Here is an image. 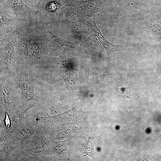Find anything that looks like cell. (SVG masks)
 <instances>
[{"mask_svg": "<svg viewBox=\"0 0 161 161\" xmlns=\"http://www.w3.org/2000/svg\"><path fill=\"white\" fill-rule=\"evenodd\" d=\"M79 5L83 10L87 12H91L95 8V3L93 0L80 1Z\"/></svg>", "mask_w": 161, "mask_h": 161, "instance_id": "cell-15", "label": "cell"}, {"mask_svg": "<svg viewBox=\"0 0 161 161\" xmlns=\"http://www.w3.org/2000/svg\"><path fill=\"white\" fill-rule=\"evenodd\" d=\"M19 87L23 99L27 103L38 101L39 99L34 92L35 79L27 75H21L19 77Z\"/></svg>", "mask_w": 161, "mask_h": 161, "instance_id": "cell-4", "label": "cell"}, {"mask_svg": "<svg viewBox=\"0 0 161 161\" xmlns=\"http://www.w3.org/2000/svg\"><path fill=\"white\" fill-rule=\"evenodd\" d=\"M19 14L33 17L38 14V10L32 9L26 5L21 0H7Z\"/></svg>", "mask_w": 161, "mask_h": 161, "instance_id": "cell-8", "label": "cell"}, {"mask_svg": "<svg viewBox=\"0 0 161 161\" xmlns=\"http://www.w3.org/2000/svg\"><path fill=\"white\" fill-rule=\"evenodd\" d=\"M18 145L11 140L0 143V160H7L11 154Z\"/></svg>", "mask_w": 161, "mask_h": 161, "instance_id": "cell-9", "label": "cell"}, {"mask_svg": "<svg viewBox=\"0 0 161 161\" xmlns=\"http://www.w3.org/2000/svg\"><path fill=\"white\" fill-rule=\"evenodd\" d=\"M17 35L12 34L7 38L1 51V71L10 70L15 66V47Z\"/></svg>", "mask_w": 161, "mask_h": 161, "instance_id": "cell-3", "label": "cell"}, {"mask_svg": "<svg viewBox=\"0 0 161 161\" xmlns=\"http://www.w3.org/2000/svg\"><path fill=\"white\" fill-rule=\"evenodd\" d=\"M27 42L24 45V51L27 56L34 59L41 58L44 50L41 43L33 39Z\"/></svg>", "mask_w": 161, "mask_h": 161, "instance_id": "cell-7", "label": "cell"}, {"mask_svg": "<svg viewBox=\"0 0 161 161\" xmlns=\"http://www.w3.org/2000/svg\"><path fill=\"white\" fill-rule=\"evenodd\" d=\"M40 121L39 116H34L30 118L25 117L8 140L13 141L19 147L35 135Z\"/></svg>", "mask_w": 161, "mask_h": 161, "instance_id": "cell-2", "label": "cell"}, {"mask_svg": "<svg viewBox=\"0 0 161 161\" xmlns=\"http://www.w3.org/2000/svg\"><path fill=\"white\" fill-rule=\"evenodd\" d=\"M93 30L95 35L101 43L103 47L106 49L109 50L118 48L120 45L114 44L108 41L103 36L100 30L96 25L95 20H93Z\"/></svg>", "mask_w": 161, "mask_h": 161, "instance_id": "cell-10", "label": "cell"}, {"mask_svg": "<svg viewBox=\"0 0 161 161\" xmlns=\"http://www.w3.org/2000/svg\"><path fill=\"white\" fill-rule=\"evenodd\" d=\"M13 92L11 87L8 85L1 86L0 88L1 109L8 111H15L19 109L17 107L18 104V99Z\"/></svg>", "mask_w": 161, "mask_h": 161, "instance_id": "cell-5", "label": "cell"}, {"mask_svg": "<svg viewBox=\"0 0 161 161\" xmlns=\"http://www.w3.org/2000/svg\"><path fill=\"white\" fill-rule=\"evenodd\" d=\"M92 71L88 67V75L86 83L88 84H97L103 80L108 75Z\"/></svg>", "mask_w": 161, "mask_h": 161, "instance_id": "cell-11", "label": "cell"}, {"mask_svg": "<svg viewBox=\"0 0 161 161\" xmlns=\"http://www.w3.org/2000/svg\"><path fill=\"white\" fill-rule=\"evenodd\" d=\"M11 18L9 16L1 10L0 11V29L1 31L7 28L10 24Z\"/></svg>", "mask_w": 161, "mask_h": 161, "instance_id": "cell-14", "label": "cell"}, {"mask_svg": "<svg viewBox=\"0 0 161 161\" xmlns=\"http://www.w3.org/2000/svg\"><path fill=\"white\" fill-rule=\"evenodd\" d=\"M58 8V5L55 2H52L49 3L47 6V10L52 12H55Z\"/></svg>", "mask_w": 161, "mask_h": 161, "instance_id": "cell-17", "label": "cell"}, {"mask_svg": "<svg viewBox=\"0 0 161 161\" xmlns=\"http://www.w3.org/2000/svg\"><path fill=\"white\" fill-rule=\"evenodd\" d=\"M61 75L63 79L66 88L69 93L75 92L80 87L77 73L74 71L64 70Z\"/></svg>", "mask_w": 161, "mask_h": 161, "instance_id": "cell-6", "label": "cell"}, {"mask_svg": "<svg viewBox=\"0 0 161 161\" xmlns=\"http://www.w3.org/2000/svg\"><path fill=\"white\" fill-rule=\"evenodd\" d=\"M28 108H31V107H28ZM25 109H26V108H25Z\"/></svg>", "mask_w": 161, "mask_h": 161, "instance_id": "cell-19", "label": "cell"}, {"mask_svg": "<svg viewBox=\"0 0 161 161\" xmlns=\"http://www.w3.org/2000/svg\"><path fill=\"white\" fill-rule=\"evenodd\" d=\"M94 148L93 147L92 144L89 138L88 137V142L86 147L85 151L82 154H85L89 156L92 157L93 158V154L94 151Z\"/></svg>", "mask_w": 161, "mask_h": 161, "instance_id": "cell-16", "label": "cell"}, {"mask_svg": "<svg viewBox=\"0 0 161 161\" xmlns=\"http://www.w3.org/2000/svg\"><path fill=\"white\" fill-rule=\"evenodd\" d=\"M38 128L35 135L21 147L23 152L29 160H42L47 156L49 152V143L48 137L44 130Z\"/></svg>", "mask_w": 161, "mask_h": 161, "instance_id": "cell-1", "label": "cell"}, {"mask_svg": "<svg viewBox=\"0 0 161 161\" xmlns=\"http://www.w3.org/2000/svg\"><path fill=\"white\" fill-rule=\"evenodd\" d=\"M157 4L159 5H161V3H157Z\"/></svg>", "mask_w": 161, "mask_h": 161, "instance_id": "cell-18", "label": "cell"}, {"mask_svg": "<svg viewBox=\"0 0 161 161\" xmlns=\"http://www.w3.org/2000/svg\"><path fill=\"white\" fill-rule=\"evenodd\" d=\"M141 0V1H143V0Z\"/></svg>", "mask_w": 161, "mask_h": 161, "instance_id": "cell-20", "label": "cell"}, {"mask_svg": "<svg viewBox=\"0 0 161 161\" xmlns=\"http://www.w3.org/2000/svg\"><path fill=\"white\" fill-rule=\"evenodd\" d=\"M50 33L53 41H55L60 47L69 50L74 48V44L73 43L55 35L51 31H50Z\"/></svg>", "mask_w": 161, "mask_h": 161, "instance_id": "cell-12", "label": "cell"}, {"mask_svg": "<svg viewBox=\"0 0 161 161\" xmlns=\"http://www.w3.org/2000/svg\"><path fill=\"white\" fill-rule=\"evenodd\" d=\"M119 93L123 97L125 98L135 100H138L140 98V95L137 93L125 87H122L119 89Z\"/></svg>", "mask_w": 161, "mask_h": 161, "instance_id": "cell-13", "label": "cell"}]
</instances>
